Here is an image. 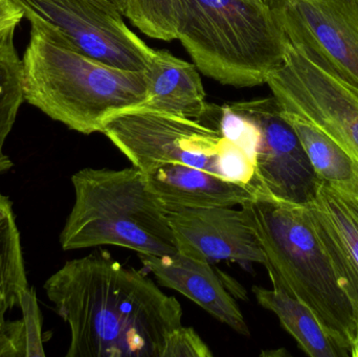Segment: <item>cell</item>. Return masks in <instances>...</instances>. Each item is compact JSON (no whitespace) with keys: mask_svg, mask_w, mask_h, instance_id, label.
<instances>
[{"mask_svg":"<svg viewBox=\"0 0 358 357\" xmlns=\"http://www.w3.org/2000/svg\"><path fill=\"white\" fill-rule=\"evenodd\" d=\"M252 293L261 307L273 312L282 327L296 340L299 348L311 357L350 356L322 328L317 318L302 302L279 287L267 289L252 286Z\"/></svg>","mask_w":358,"mask_h":357,"instance_id":"obj_16","label":"cell"},{"mask_svg":"<svg viewBox=\"0 0 358 357\" xmlns=\"http://www.w3.org/2000/svg\"><path fill=\"white\" fill-rule=\"evenodd\" d=\"M27 285L20 234L12 201L0 193V323L19 306Z\"/></svg>","mask_w":358,"mask_h":357,"instance_id":"obj_18","label":"cell"},{"mask_svg":"<svg viewBox=\"0 0 358 357\" xmlns=\"http://www.w3.org/2000/svg\"><path fill=\"white\" fill-rule=\"evenodd\" d=\"M24 18L43 21L58 29L88 56L111 66L145 71L153 54L126 24L120 10L100 0H13Z\"/></svg>","mask_w":358,"mask_h":357,"instance_id":"obj_9","label":"cell"},{"mask_svg":"<svg viewBox=\"0 0 358 357\" xmlns=\"http://www.w3.org/2000/svg\"><path fill=\"white\" fill-rule=\"evenodd\" d=\"M265 2H267V3H269V2L271 1V0H264Z\"/></svg>","mask_w":358,"mask_h":357,"instance_id":"obj_28","label":"cell"},{"mask_svg":"<svg viewBox=\"0 0 358 357\" xmlns=\"http://www.w3.org/2000/svg\"><path fill=\"white\" fill-rule=\"evenodd\" d=\"M15 29L0 33V157L6 156L4 143L24 102L21 59L14 43Z\"/></svg>","mask_w":358,"mask_h":357,"instance_id":"obj_19","label":"cell"},{"mask_svg":"<svg viewBox=\"0 0 358 357\" xmlns=\"http://www.w3.org/2000/svg\"><path fill=\"white\" fill-rule=\"evenodd\" d=\"M145 270L152 272L162 286L178 291L239 335L250 337V329L235 299L225 289L212 264L181 254L140 255Z\"/></svg>","mask_w":358,"mask_h":357,"instance_id":"obj_12","label":"cell"},{"mask_svg":"<svg viewBox=\"0 0 358 357\" xmlns=\"http://www.w3.org/2000/svg\"><path fill=\"white\" fill-rule=\"evenodd\" d=\"M305 209L358 308V195L321 182Z\"/></svg>","mask_w":358,"mask_h":357,"instance_id":"obj_13","label":"cell"},{"mask_svg":"<svg viewBox=\"0 0 358 357\" xmlns=\"http://www.w3.org/2000/svg\"><path fill=\"white\" fill-rule=\"evenodd\" d=\"M180 0H125L123 15L153 39H178Z\"/></svg>","mask_w":358,"mask_h":357,"instance_id":"obj_20","label":"cell"},{"mask_svg":"<svg viewBox=\"0 0 358 357\" xmlns=\"http://www.w3.org/2000/svg\"><path fill=\"white\" fill-rule=\"evenodd\" d=\"M44 291L69 326L67 357H165L182 326L176 297L103 249L67 261Z\"/></svg>","mask_w":358,"mask_h":357,"instance_id":"obj_1","label":"cell"},{"mask_svg":"<svg viewBox=\"0 0 358 357\" xmlns=\"http://www.w3.org/2000/svg\"><path fill=\"white\" fill-rule=\"evenodd\" d=\"M350 356L358 357V328L357 337H355V342H353L352 346H351Z\"/></svg>","mask_w":358,"mask_h":357,"instance_id":"obj_27","label":"cell"},{"mask_svg":"<svg viewBox=\"0 0 358 357\" xmlns=\"http://www.w3.org/2000/svg\"><path fill=\"white\" fill-rule=\"evenodd\" d=\"M101 133L143 174L179 163L241 182L259 193L252 157L206 122L136 108L109 119Z\"/></svg>","mask_w":358,"mask_h":357,"instance_id":"obj_6","label":"cell"},{"mask_svg":"<svg viewBox=\"0 0 358 357\" xmlns=\"http://www.w3.org/2000/svg\"><path fill=\"white\" fill-rule=\"evenodd\" d=\"M25 333V357L44 356L41 314L34 289L23 291L19 301Z\"/></svg>","mask_w":358,"mask_h":357,"instance_id":"obj_21","label":"cell"},{"mask_svg":"<svg viewBox=\"0 0 358 357\" xmlns=\"http://www.w3.org/2000/svg\"><path fill=\"white\" fill-rule=\"evenodd\" d=\"M24 18L22 8L13 0H0V33L18 27Z\"/></svg>","mask_w":358,"mask_h":357,"instance_id":"obj_24","label":"cell"},{"mask_svg":"<svg viewBox=\"0 0 358 357\" xmlns=\"http://www.w3.org/2000/svg\"><path fill=\"white\" fill-rule=\"evenodd\" d=\"M147 101L138 108L163 111L204 121L214 105L206 103V92L195 64L167 50H153L148 66Z\"/></svg>","mask_w":358,"mask_h":357,"instance_id":"obj_15","label":"cell"},{"mask_svg":"<svg viewBox=\"0 0 358 357\" xmlns=\"http://www.w3.org/2000/svg\"><path fill=\"white\" fill-rule=\"evenodd\" d=\"M240 207L266 256L273 286L307 306L324 331L350 354L358 308L304 205L260 196Z\"/></svg>","mask_w":358,"mask_h":357,"instance_id":"obj_3","label":"cell"},{"mask_svg":"<svg viewBox=\"0 0 358 357\" xmlns=\"http://www.w3.org/2000/svg\"><path fill=\"white\" fill-rule=\"evenodd\" d=\"M281 111L298 134L320 180L343 192L358 195V166L342 147L296 113Z\"/></svg>","mask_w":358,"mask_h":357,"instance_id":"obj_17","label":"cell"},{"mask_svg":"<svg viewBox=\"0 0 358 357\" xmlns=\"http://www.w3.org/2000/svg\"><path fill=\"white\" fill-rule=\"evenodd\" d=\"M100 1L105 2V3L110 4L113 8H117V10L123 14L124 6H125V0H100Z\"/></svg>","mask_w":358,"mask_h":357,"instance_id":"obj_26","label":"cell"},{"mask_svg":"<svg viewBox=\"0 0 358 357\" xmlns=\"http://www.w3.org/2000/svg\"><path fill=\"white\" fill-rule=\"evenodd\" d=\"M13 167V163L8 156L0 157V174L8 171Z\"/></svg>","mask_w":358,"mask_h":357,"instance_id":"obj_25","label":"cell"},{"mask_svg":"<svg viewBox=\"0 0 358 357\" xmlns=\"http://www.w3.org/2000/svg\"><path fill=\"white\" fill-rule=\"evenodd\" d=\"M229 106L256 127L254 165L261 196L290 205L313 203L321 180L277 100L268 96Z\"/></svg>","mask_w":358,"mask_h":357,"instance_id":"obj_8","label":"cell"},{"mask_svg":"<svg viewBox=\"0 0 358 357\" xmlns=\"http://www.w3.org/2000/svg\"><path fill=\"white\" fill-rule=\"evenodd\" d=\"M144 176L164 209L233 207L260 197L252 187L179 163L162 166Z\"/></svg>","mask_w":358,"mask_h":357,"instance_id":"obj_14","label":"cell"},{"mask_svg":"<svg viewBox=\"0 0 358 357\" xmlns=\"http://www.w3.org/2000/svg\"><path fill=\"white\" fill-rule=\"evenodd\" d=\"M210 348L192 327L181 326L168 345L165 357H210Z\"/></svg>","mask_w":358,"mask_h":357,"instance_id":"obj_22","label":"cell"},{"mask_svg":"<svg viewBox=\"0 0 358 357\" xmlns=\"http://www.w3.org/2000/svg\"><path fill=\"white\" fill-rule=\"evenodd\" d=\"M178 39L200 73L236 87L267 83L287 39L264 0H180Z\"/></svg>","mask_w":358,"mask_h":357,"instance_id":"obj_4","label":"cell"},{"mask_svg":"<svg viewBox=\"0 0 358 357\" xmlns=\"http://www.w3.org/2000/svg\"><path fill=\"white\" fill-rule=\"evenodd\" d=\"M267 85L282 110L325 132L358 166V88L288 42L285 60Z\"/></svg>","mask_w":358,"mask_h":357,"instance_id":"obj_7","label":"cell"},{"mask_svg":"<svg viewBox=\"0 0 358 357\" xmlns=\"http://www.w3.org/2000/svg\"><path fill=\"white\" fill-rule=\"evenodd\" d=\"M21 59L23 98L79 133L102 132L109 119L146 103L145 71L101 62L35 18Z\"/></svg>","mask_w":358,"mask_h":357,"instance_id":"obj_2","label":"cell"},{"mask_svg":"<svg viewBox=\"0 0 358 357\" xmlns=\"http://www.w3.org/2000/svg\"><path fill=\"white\" fill-rule=\"evenodd\" d=\"M287 41L358 88V0H271Z\"/></svg>","mask_w":358,"mask_h":357,"instance_id":"obj_10","label":"cell"},{"mask_svg":"<svg viewBox=\"0 0 358 357\" xmlns=\"http://www.w3.org/2000/svg\"><path fill=\"white\" fill-rule=\"evenodd\" d=\"M0 357H25L22 319L0 323Z\"/></svg>","mask_w":358,"mask_h":357,"instance_id":"obj_23","label":"cell"},{"mask_svg":"<svg viewBox=\"0 0 358 357\" xmlns=\"http://www.w3.org/2000/svg\"><path fill=\"white\" fill-rule=\"evenodd\" d=\"M75 203L60 235L64 251L115 245L138 255L178 253L165 210L132 166L80 170L71 176Z\"/></svg>","mask_w":358,"mask_h":357,"instance_id":"obj_5","label":"cell"},{"mask_svg":"<svg viewBox=\"0 0 358 357\" xmlns=\"http://www.w3.org/2000/svg\"><path fill=\"white\" fill-rule=\"evenodd\" d=\"M178 254L208 262L260 263L266 256L243 210L233 207L164 209Z\"/></svg>","mask_w":358,"mask_h":357,"instance_id":"obj_11","label":"cell"}]
</instances>
